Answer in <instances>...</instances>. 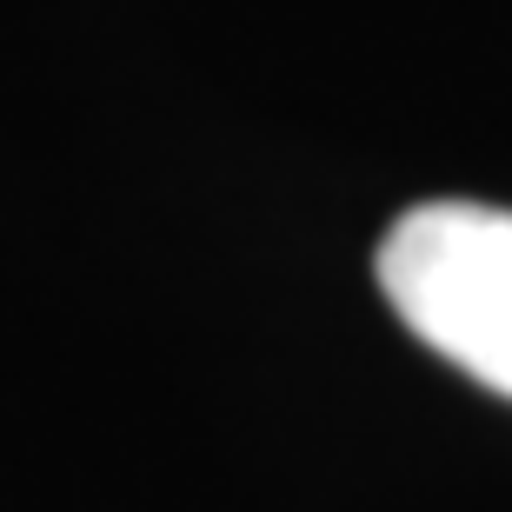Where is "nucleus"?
Here are the masks:
<instances>
[{
	"label": "nucleus",
	"mask_w": 512,
	"mask_h": 512,
	"mask_svg": "<svg viewBox=\"0 0 512 512\" xmlns=\"http://www.w3.org/2000/svg\"><path fill=\"white\" fill-rule=\"evenodd\" d=\"M380 293L439 360L512 399V207L419 200L380 240Z\"/></svg>",
	"instance_id": "nucleus-1"
}]
</instances>
